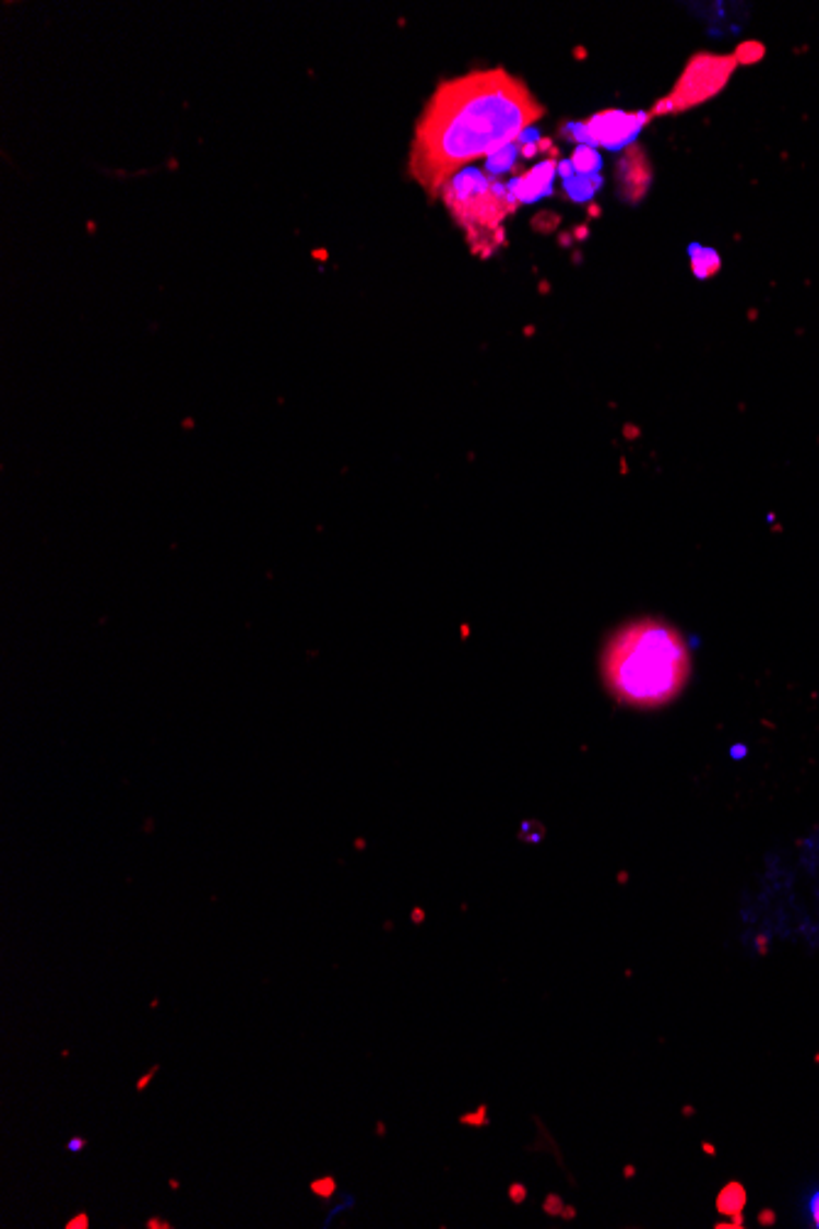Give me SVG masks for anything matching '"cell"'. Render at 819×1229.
Returning <instances> with one entry per match:
<instances>
[{"mask_svg": "<svg viewBox=\"0 0 819 1229\" xmlns=\"http://www.w3.org/2000/svg\"><path fill=\"white\" fill-rule=\"evenodd\" d=\"M459 1124H466V1126H476V1128H484L488 1126V1107L486 1104H478L476 1112L472 1114H462L459 1116Z\"/></svg>", "mask_w": 819, "mask_h": 1229, "instance_id": "9a60e30c", "label": "cell"}, {"mask_svg": "<svg viewBox=\"0 0 819 1229\" xmlns=\"http://www.w3.org/2000/svg\"><path fill=\"white\" fill-rule=\"evenodd\" d=\"M410 918H413V923H415V925L425 923V911H423V908H415L413 915H410Z\"/></svg>", "mask_w": 819, "mask_h": 1229, "instance_id": "603a6c76", "label": "cell"}, {"mask_svg": "<svg viewBox=\"0 0 819 1229\" xmlns=\"http://www.w3.org/2000/svg\"><path fill=\"white\" fill-rule=\"evenodd\" d=\"M336 1191H339V1185H336V1178H334V1175L314 1178V1181L309 1183V1193H312L314 1197H319V1201H332V1197L336 1195Z\"/></svg>", "mask_w": 819, "mask_h": 1229, "instance_id": "5bb4252c", "label": "cell"}, {"mask_svg": "<svg viewBox=\"0 0 819 1229\" xmlns=\"http://www.w3.org/2000/svg\"><path fill=\"white\" fill-rule=\"evenodd\" d=\"M157 1073H159V1065H153L145 1075H140V1077H138V1083H135V1090H138V1092H145L147 1087H150V1083H153L155 1077H157Z\"/></svg>", "mask_w": 819, "mask_h": 1229, "instance_id": "ac0fdd59", "label": "cell"}, {"mask_svg": "<svg viewBox=\"0 0 819 1229\" xmlns=\"http://www.w3.org/2000/svg\"><path fill=\"white\" fill-rule=\"evenodd\" d=\"M569 163L574 165L577 175H602L604 169V159L598 155V150L589 145H577Z\"/></svg>", "mask_w": 819, "mask_h": 1229, "instance_id": "8fae6325", "label": "cell"}, {"mask_svg": "<svg viewBox=\"0 0 819 1229\" xmlns=\"http://www.w3.org/2000/svg\"><path fill=\"white\" fill-rule=\"evenodd\" d=\"M521 157H523L521 145H518V140H515V143H508V145H503V147H498L496 153H491V155L486 157L484 173H486L488 177H494V179L503 177L506 173H513V169L518 167V159H521Z\"/></svg>", "mask_w": 819, "mask_h": 1229, "instance_id": "30bf717a", "label": "cell"}, {"mask_svg": "<svg viewBox=\"0 0 819 1229\" xmlns=\"http://www.w3.org/2000/svg\"><path fill=\"white\" fill-rule=\"evenodd\" d=\"M763 57H765V45L758 43V39H746V43L738 45L736 52H734V59H736L738 67H753V64L761 62Z\"/></svg>", "mask_w": 819, "mask_h": 1229, "instance_id": "7c38bea8", "label": "cell"}, {"mask_svg": "<svg viewBox=\"0 0 819 1229\" xmlns=\"http://www.w3.org/2000/svg\"><path fill=\"white\" fill-rule=\"evenodd\" d=\"M651 111H621V108H604L586 121H572L562 126V135L574 145L604 147V150H628L636 145L638 135L651 123Z\"/></svg>", "mask_w": 819, "mask_h": 1229, "instance_id": "5b68a950", "label": "cell"}, {"mask_svg": "<svg viewBox=\"0 0 819 1229\" xmlns=\"http://www.w3.org/2000/svg\"><path fill=\"white\" fill-rule=\"evenodd\" d=\"M86 1146H88V1138H84V1136H72V1138H69V1142H67V1148H69V1151H72V1154H84V1151H86Z\"/></svg>", "mask_w": 819, "mask_h": 1229, "instance_id": "44dd1931", "label": "cell"}, {"mask_svg": "<svg viewBox=\"0 0 819 1229\" xmlns=\"http://www.w3.org/2000/svg\"><path fill=\"white\" fill-rule=\"evenodd\" d=\"M744 1201H746L744 1187H738L736 1183H732L722 1195H719L716 1207H719V1210H722V1213H726V1215H734V1213L741 1210Z\"/></svg>", "mask_w": 819, "mask_h": 1229, "instance_id": "4fadbf2b", "label": "cell"}, {"mask_svg": "<svg viewBox=\"0 0 819 1229\" xmlns=\"http://www.w3.org/2000/svg\"><path fill=\"white\" fill-rule=\"evenodd\" d=\"M439 197L454 222L464 228L466 244L476 256H494L506 244L503 222L515 212L518 202L503 179L488 177L484 167L468 165L449 179Z\"/></svg>", "mask_w": 819, "mask_h": 1229, "instance_id": "3957f363", "label": "cell"}, {"mask_svg": "<svg viewBox=\"0 0 819 1229\" xmlns=\"http://www.w3.org/2000/svg\"><path fill=\"white\" fill-rule=\"evenodd\" d=\"M565 1207H567V1205H565L562 1197H559L557 1193H549V1195L545 1197V1203H543V1213H545L547 1217H562V1215H565Z\"/></svg>", "mask_w": 819, "mask_h": 1229, "instance_id": "2e32d148", "label": "cell"}, {"mask_svg": "<svg viewBox=\"0 0 819 1229\" xmlns=\"http://www.w3.org/2000/svg\"><path fill=\"white\" fill-rule=\"evenodd\" d=\"M616 192L626 204H641L653 185V165L643 147H628L616 165Z\"/></svg>", "mask_w": 819, "mask_h": 1229, "instance_id": "8992f818", "label": "cell"}, {"mask_svg": "<svg viewBox=\"0 0 819 1229\" xmlns=\"http://www.w3.org/2000/svg\"><path fill=\"white\" fill-rule=\"evenodd\" d=\"M543 116L545 106L506 69H476L449 79L419 116L407 157L410 177L435 199L456 173L515 143Z\"/></svg>", "mask_w": 819, "mask_h": 1229, "instance_id": "6da1fadb", "label": "cell"}, {"mask_svg": "<svg viewBox=\"0 0 819 1229\" xmlns=\"http://www.w3.org/2000/svg\"><path fill=\"white\" fill-rule=\"evenodd\" d=\"M692 661L682 634L661 618H636L608 638L602 655L604 685L631 709H661L682 695Z\"/></svg>", "mask_w": 819, "mask_h": 1229, "instance_id": "7a4b0ae2", "label": "cell"}, {"mask_svg": "<svg viewBox=\"0 0 819 1229\" xmlns=\"http://www.w3.org/2000/svg\"><path fill=\"white\" fill-rule=\"evenodd\" d=\"M687 256L695 277L702 280V283L704 280H712L714 275H719V271H722V256H719L714 248L702 244H689Z\"/></svg>", "mask_w": 819, "mask_h": 1229, "instance_id": "ba28073f", "label": "cell"}, {"mask_svg": "<svg viewBox=\"0 0 819 1229\" xmlns=\"http://www.w3.org/2000/svg\"><path fill=\"white\" fill-rule=\"evenodd\" d=\"M508 1201L513 1205H523L527 1201V1187L523 1183H513L508 1187Z\"/></svg>", "mask_w": 819, "mask_h": 1229, "instance_id": "e0dca14e", "label": "cell"}, {"mask_svg": "<svg viewBox=\"0 0 819 1229\" xmlns=\"http://www.w3.org/2000/svg\"><path fill=\"white\" fill-rule=\"evenodd\" d=\"M562 187H565V194L569 197V202L589 204L598 194V189L604 187V177L602 175H572V177L562 179Z\"/></svg>", "mask_w": 819, "mask_h": 1229, "instance_id": "9c48e42d", "label": "cell"}, {"mask_svg": "<svg viewBox=\"0 0 819 1229\" xmlns=\"http://www.w3.org/2000/svg\"><path fill=\"white\" fill-rule=\"evenodd\" d=\"M376 1134H378V1136H385V1124H383V1122H378Z\"/></svg>", "mask_w": 819, "mask_h": 1229, "instance_id": "d4e9b609", "label": "cell"}, {"mask_svg": "<svg viewBox=\"0 0 819 1229\" xmlns=\"http://www.w3.org/2000/svg\"><path fill=\"white\" fill-rule=\"evenodd\" d=\"M555 175H557V159L545 157V159H541V163H535L521 177H513L511 182H508V187H511V194L515 197L518 206L535 204V202H541V199L553 194Z\"/></svg>", "mask_w": 819, "mask_h": 1229, "instance_id": "52a82bcc", "label": "cell"}, {"mask_svg": "<svg viewBox=\"0 0 819 1229\" xmlns=\"http://www.w3.org/2000/svg\"><path fill=\"white\" fill-rule=\"evenodd\" d=\"M807 1213H810L812 1222L819 1227V1191H815L810 1197H807Z\"/></svg>", "mask_w": 819, "mask_h": 1229, "instance_id": "d6986e66", "label": "cell"}, {"mask_svg": "<svg viewBox=\"0 0 819 1229\" xmlns=\"http://www.w3.org/2000/svg\"><path fill=\"white\" fill-rule=\"evenodd\" d=\"M145 1227H147V1229H173V1222L163 1220V1217H150V1220L145 1222Z\"/></svg>", "mask_w": 819, "mask_h": 1229, "instance_id": "7402d4cb", "label": "cell"}, {"mask_svg": "<svg viewBox=\"0 0 819 1229\" xmlns=\"http://www.w3.org/2000/svg\"><path fill=\"white\" fill-rule=\"evenodd\" d=\"M738 69L734 55L697 52L689 57L680 79H677L670 94L655 102L651 116H675L692 111V108L712 102L732 82Z\"/></svg>", "mask_w": 819, "mask_h": 1229, "instance_id": "277c9868", "label": "cell"}, {"mask_svg": "<svg viewBox=\"0 0 819 1229\" xmlns=\"http://www.w3.org/2000/svg\"><path fill=\"white\" fill-rule=\"evenodd\" d=\"M64 1227H67V1229H88V1227H92V1220H88V1215H86V1213H79V1215H74L72 1220H69Z\"/></svg>", "mask_w": 819, "mask_h": 1229, "instance_id": "ffe728a7", "label": "cell"}, {"mask_svg": "<svg viewBox=\"0 0 819 1229\" xmlns=\"http://www.w3.org/2000/svg\"><path fill=\"white\" fill-rule=\"evenodd\" d=\"M167 1185H169V1191H179V1181H177V1178H169V1183H167Z\"/></svg>", "mask_w": 819, "mask_h": 1229, "instance_id": "cb8c5ba5", "label": "cell"}]
</instances>
